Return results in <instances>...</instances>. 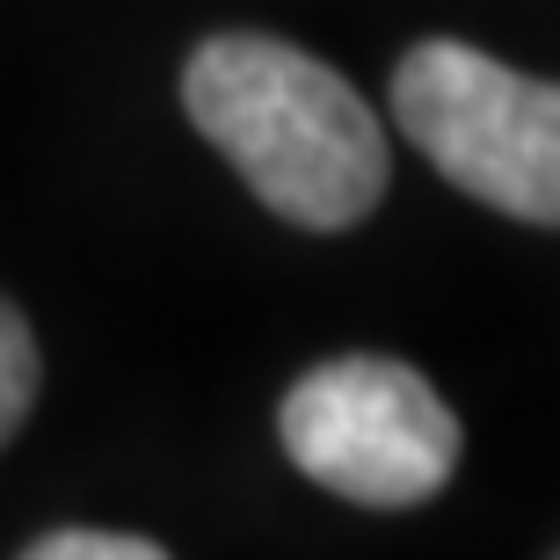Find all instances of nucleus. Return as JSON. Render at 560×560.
<instances>
[{
  "label": "nucleus",
  "instance_id": "1",
  "mask_svg": "<svg viewBox=\"0 0 560 560\" xmlns=\"http://www.w3.org/2000/svg\"><path fill=\"white\" fill-rule=\"evenodd\" d=\"M183 109L277 219L342 233L386 197V131L335 66L284 37H211L183 66Z\"/></svg>",
  "mask_w": 560,
  "mask_h": 560
},
{
  "label": "nucleus",
  "instance_id": "3",
  "mask_svg": "<svg viewBox=\"0 0 560 560\" xmlns=\"http://www.w3.org/2000/svg\"><path fill=\"white\" fill-rule=\"evenodd\" d=\"M291 466L364 510H416L458 474V416L394 357H328L277 408Z\"/></svg>",
  "mask_w": 560,
  "mask_h": 560
},
{
  "label": "nucleus",
  "instance_id": "5",
  "mask_svg": "<svg viewBox=\"0 0 560 560\" xmlns=\"http://www.w3.org/2000/svg\"><path fill=\"white\" fill-rule=\"evenodd\" d=\"M22 560H161V539H131V532H88V524H66V532L30 539V546H22Z\"/></svg>",
  "mask_w": 560,
  "mask_h": 560
},
{
  "label": "nucleus",
  "instance_id": "2",
  "mask_svg": "<svg viewBox=\"0 0 560 560\" xmlns=\"http://www.w3.org/2000/svg\"><path fill=\"white\" fill-rule=\"evenodd\" d=\"M394 117L444 183L524 226H560V81L430 37L394 66Z\"/></svg>",
  "mask_w": 560,
  "mask_h": 560
},
{
  "label": "nucleus",
  "instance_id": "4",
  "mask_svg": "<svg viewBox=\"0 0 560 560\" xmlns=\"http://www.w3.org/2000/svg\"><path fill=\"white\" fill-rule=\"evenodd\" d=\"M30 400H37V335H30V320L0 299V444L22 430Z\"/></svg>",
  "mask_w": 560,
  "mask_h": 560
}]
</instances>
